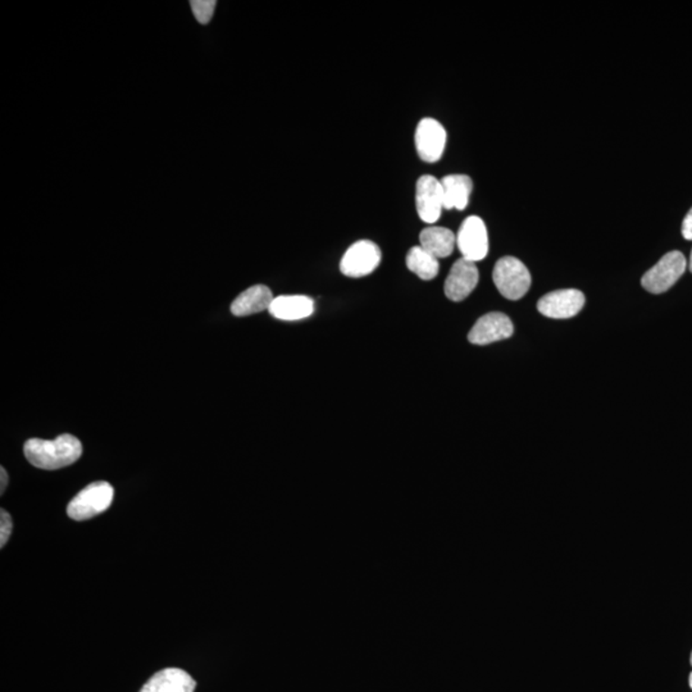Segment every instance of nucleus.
<instances>
[{
	"mask_svg": "<svg viewBox=\"0 0 692 692\" xmlns=\"http://www.w3.org/2000/svg\"><path fill=\"white\" fill-rule=\"evenodd\" d=\"M24 453L34 467L56 471L77 462L83 454V443L77 437L65 433L55 440H27Z\"/></svg>",
	"mask_w": 692,
	"mask_h": 692,
	"instance_id": "nucleus-1",
	"label": "nucleus"
},
{
	"mask_svg": "<svg viewBox=\"0 0 692 692\" xmlns=\"http://www.w3.org/2000/svg\"><path fill=\"white\" fill-rule=\"evenodd\" d=\"M494 284L500 294L509 300H519L530 290L533 279L524 262L515 257H503L493 272Z\"/></svg>",
	"mask_w": 692,
	"mask_h": 692,
	"instance_id": "nucleus-2",
	"label": "nucleus"
},
{
	"mask_svg": "<svg viewBox=\"0 0 692 692\" xmlns=\"http://www.w3.org/2000/svg\"><path fill=\"white\" fill-rule=\"evenodd\" d=\"M115 498L112 484L106 481H97L85 487L69 502L68 517L74 521H86L102 514L111 506Z\"/></svg>",
	"mask_w": 692,
	"mask_h": 692,
	"instance_id": "nucleus-3",
	"label": "nucleus"
},
{
	"mask_svg": "<svg viewBox=\"0 0 692 692\" xmlns=\"http://www.w3.org/2000/svg\"><path fill=\"white\" fill-rule=\"evenodd\" d=\"M687 262L681 251L673 250L662 257V260L645 272L641 285L651 294H663L668 291L684 275Z\"/></svg>",
	"mask_w": 692,
	"mask_h": 692,
	"instance_id": "nucleus-4",
	"label": "nucleus"
},
{
	"mask_svg": "<svg viewBox=\"0 0 692 692\" xmlns=\"http://www.w3.org/2000/svg\"><path fill=\"white\" fill-rule=\"evenodd\" d=\"M381 249L373 241L361 240L354 242L340 262V270L342 275L351 279L371 275L380 266Z\"/></svg>",
	"mask_w": 692,
	"mask_h": 692,
	"instance_id": "nucleus-5",
	"label": "nucleus"
},
{
	"mask_svg": "<svg viewBox=\"0 0 692 692\" xmlns=\"http://www.w3.org/2000/svg\"><path fill=\"white\" fill-rule=\"evenodd\" d=\"M457 247L462 258L477 263L489 253V234L486 225L480 217L471 216L465 219L459 228Z\"/></svg>",
	"mask_w": 692,
	"mask_h": 692,
	"instance_id": "nucleus-6",
	"label": "nucleus"
},
{
	"mask_svg": "<svg viewBox=\"0 0 692 692\" xmlns=\"http://www.w3.org/2000/svg\"><path fill=\"white\" fill-rule=\"evenodd\" d=\"M448 135L443 126L433 118L421 119L415 128L414 143L418 156L427 163L439 162L445 150Z\"/></svg>",
	"mask_w": 692,
	"mask_h": 692,
	"instance_id": "nucleus-7",
	"label": "nucleus"
},
{
	"mask_svg": "<svg viewBox=\"0 0 692 692\" xmlns=\"http://www.w3.org/2000/svg\"><path fill=\"white\" fill-rule=\"evenodd\" d=\"M584 292L575 289H563L549 292L540 299L537 310L547 319L567 320L577 316L585 307Z\"/></svg>",
	"mask_w": 692,
	"mask_h": 692,
	"instance_id": "nucleus-8",
	"label": "nucleus"
},
{
	"mask_svg": "<svg viewBox=\"0 0 692 692\" xmlns=\"http://www.w3.org/2000/svg\"><path fill=\"white\" fill-rule=\"evenodd\" d=\"M415 207L423 222L435 223L445 209L442 180L430 175L420 178L415 185Z\"/></svg>",
	"mask_w": 692,
	"mask_h": 692,
	"instance_id": "nucleus-9",
	"label": "nucleus"
},
{
	"mask_svg": "<svg viewBox=\"0 0 692 692\" xmlns=\"http://www.w3.org/2000/svg\"><path fill=\"white\" fill-rule=\"evenodd\" d=\"M478 280H480V272H478L476 263L461 258L453 264L446 277L445 286H443L446 298L455 303L463 301L476 289Z\"/></svg>",
	"mask_w": 692,
	"mask_h": 692,
	"instance_id": "nucleus-10",
	"label": "nucleus"
},
{
	"mask_svg": "<svg viewBox=\"0 0 692 692\" xmlns=\"http://www.w3.org/2000/svg\"><path fill=\"white\" fill-rule=\"evenodd\" d=\"M514 332V326L508 316L499 311L487 313L472 327L468 340L473 345H489L509 339Z\"/></svg>",
	"mask_w": 692,
	"mask_h": 692,
	"instance_id": "nucleus-11",
	"label": "nucleus"
},
{
	"mask_svg": "<svg viewBox=\"0 0 692 692\" xmlns=\"http://www.w3.org/2000/svg\"><path fill=\"white\" fill-rule=\"evenodd\" d=\"M197 682L180 668H166L156 673L140 692H194Z\"/></svg>",
	"mask_w": 692,
	"mask_h": 692,
	"instance_id": "nucleus-12",
	"label": "nucleus"
},
{
	"mask_svg": "<svg viewBox=\"0 0 692 692\" xmlns=\"http://www.w3.org/2000/svg\"><path fill=\"white\" fill-rule=\"evenodd\" d=\"M269 311L277 320H304L313 314L314 301L305 295H284L273 299Z\"/></svg>",
	"mask_w": 692,
	"mask_h": 692,
	"instance_id": "nucleus-13",
	"label": "nucleus"
},
{
	"mask_svg": "<svg viewBox=\"0 0 692 692\" xmlns=\"http://www.w3.org/2000/svg\"><path fill=\"white\" fill-rule=\"evenodd\" d=\"M273 299L275 298H273L272 291L267 286H251L232 301V314L236 317H247L260 313V311L270 310Z\"/></svg>",
	"mask_w": 692,
	"mask_h": 692,
	"instance_id": "nucleus-14",
	"label": "nucleus"
},
{
	"mask_svg": "<svg viewBox=\"0 0 692 692\" xmlns=\"http://www.w3.org/2000/svg\"><path fill=\"white\" fill-rule=\"evenodd\" d=\"M443 191V208L445 209L463 210L470 203L473 182L467 175H448L442 178Z\"/></svg>",
	"mask_w": 692,
	"mask_h": 692,
	"instance_id": "nucleus-15",
	"label": "nucleus"
},
{
	"mask_svg": "<svg viewBox=\"0 0 692 692\" xmlns=\"http://www.w3.org/2000/svg\"><path fill=\"white\" fill-rule=\"evenodd\" d=\"M420 247L429 251L437 260L452 256L457 247V235L445 228H427L420 235Z\"/></svg>",
	"mask_w": 692,
	"mask_h": 692,
	"instance_id": "nucleus-16",
	"label": "nucleus"
},
{
	"mask_svg": "<svg viewBox=\"0 0 692 692\" xmlns=\"http://www.w3.org/2000/svg\"><path fill=\"white\" fill-rule=\"evenodd\" d=\"M405 262H407L408 270L424 281L435 279L440 270L439 260L420 245L408 251Z\"/></svg>",
	"mask_w": 692,
	"mask_h": 692,
	"instance_id": "nucleus-17",
	"label": "nucleus"
},
{
	"mask_svg": "<svg viewBox=\"0 0 692 692\" xmlns=\"http://www.w3.org/2000/svg\"><path fill=\"white\" fill-rule=\"evenodd\" d=\"M191 9L197 21L201 25H208L212 21L217 2L215 0H193L190 2Z\"/></svg>",
	"mask_w": 692,
	"mask_h": 692,
	"instance_id": "nucleus-18",
	"label": "nucleus"
},
{
	"mask_svg": "<svg viewBox=\"0 0 692 692\" xmlns=\"http://www.w3.org/2000/svg\"><path fill=\"white\" fill-rule=\"evenodd\" d=\"M12 530H14V521H12L11 514L5 512V509H2L0 511V547L2 549L8 543Z\"/></svg>",
	"mask_w": 692,
	"mask_h": 692,
	"instance_id": "nucleus-19",
	"label": "nucleus"
},
{
	"mask_svg": "<svg viewBox=\"0 0 692 692\" xmlns=\"http://www.w3.org/2000/svg\"><path fill=\"white\" fill-rule=\"evenodd\" d=\"M682 236L686 240H692V208L682 222Z\"/></svg>",
	"mask_w": 692,
	"mask_h": 692,
	"instance_id": "nucleus-20",
	"label": "nucleus"
},
{
	"mask_svg": "<svg viewBox=\"0 0 692 692\" xmlns=\"http://www.w3.org/2000/svg\"><path fill=\"white\" fill-rule=\"evenodd\" d=\"M0 476H2V484H0V494H5L8 484V473L5 467L0 468Z\"/></svg>",
	"mask_w": 692,
	"mask_h": 692,
	"instance_id": "nucleus-21",
	"label": "nucleus"
},
{
	"mask_svg": "<svg viewBox=\"0 0 692 692\" xmlns=\"http://www.w3.org/2000/svg\"><path fill=\"white\" fill-rule=\"evenodd\" d=\"M688 270H690V272L692 273V250H691L690 260H688Z\"/></svg>",
	"mask_w": 692,
	"mask_h": 692,
	"instance_id": "nucleus-22",
	"label": "nucleus"
},
{
	"mask_svg": "<svg viewBox=\"0 0 692 692\" xmlns=\"http://www.w3.org/2000/svg\"><path fill=\"white\" fill-rule=\"evenodd\" d=\"M688 685H690V687L692 690V672H691L690 677H688Z\"/></svg>",
	"mask_w": 692,
	"mask_h": 692,
	"instance_id": "nucleus-23",
	"label": "nucleus"
},
{
	"mask_svg": "<svg viewBox=\"0 0 692 692\" xmlns=\"http://www.w3.org/2000/svg\"><path fill=\"white\" fill-rule=\"evenodd\" d=\"M690 662H691V666H692V653H691Z\"/></svg>",
	"mask_w": 692,
	"mask_h": 692,
	"instance_id": "nucleus-24",
	"label": "nucleus"
}]
</instances>
